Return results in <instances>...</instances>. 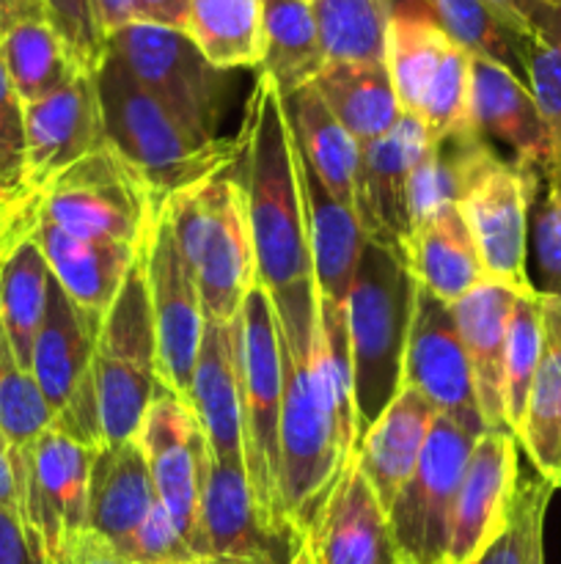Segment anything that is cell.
I'll return each instance as SVG.
<instances>
[{"label": "cell", "mask_w": 561, "mask_h": 564, "mask_svg": "<svg viewBox=\"0 0 561 564\" xmlns=\"http://www.w3.org/2000/svg\"><path fill=\"white\" fill-rule=\"evenodd\" d=\"M278 323L280 505L286 527L308 551L330 499L358 457L350 352L328 345L314 284L270 295Z\"/></svg>", "instance_id": "6da1fadb"}, {"label": "cell", "mask_w": 561, "mask_h": 564, "mask_svg": "<svg viewBox=\"0 0 561 564\" xmlns=\"http://www.w3.org/2000/svg\"><path fill=\"white\" fill-rule=\"evenodd\" d=\"M237 171L245 187L256 281L267 295L314 284L297 149L284 97L264 72H256L245 121L237 138Z\"/></svg>", "instance_id": "7a4b0ae2"}, {"label": "cell", "mask_w": 561, "mask_h": 564, "mask_svg": "<svg viewBox=\"0 0 561 564\" xmlns=\"http://www.w3.org/2000/svg\"><path fill=\"white\" fill-rule=\"evenodd\" d=\"M416 290L418 281L407 262V251L363 240L346 295V341L358 446L402 391V367Z\"/></svg>", "instance_id": "3957f363"}, {"label": "cell", "mask_w": 561, "mask_h": 564, "mask_svg": "<svg viewBox=\"0 0 561 564\" xmlns=\"http://www.w3.org/2000/svg\"><path fill=\"white\" fill-rule=\"evenodd\" d=\"M163 209L196 279L204 319H234L256 284L251 220L237 163L168 196Z\"/></svg>", "instance_id": "277c9868"}, {"label": "cell", "mask_w": 561, "mask_h": 564, "mask_svg": "<svg viewBox=\"0 0 561 564\" xmlns=\"http://www.w3.org/2000/svg\"><path fill=\"white\" fill-rule=\"evenodd\" d=\"M97 88L108 143L148 182L160 202L234 163L237 138L204 141L193 135L110 50L97 69Z\"/></svg>", "instance_id": "5b68a950"}, {"label": "cell", "mask_w": 561, "mask_h": 564, "mask_svg": "<svg viewBox=\"0 0 561 564\" xmlns=\"http://www.w3.org/2000/svg\"><path fill=\"white\" fill-rule=\"evenodd\" d=\"M237 356H240L242 463L258 512L275 532L295 540L280 505V367L278 323L273 301L262 284H253L237 314ZM297 543V540H295ZM300 545V543H297ZM302 549V545H300Z\"/></svg>", "instance_id": "8992f818"}, {"label": "cell", "mask_w": 561, "mask_h": 564, "mask_svg": "<svg viewBox=\"0 0 561 564\" xmlns=\"http://www.w3.org/2000/svg\"><path fill=\"white\" fill-rule=\"evenodd\" d=\"M91 389L105 444H124L135 438L160 389L157 336L143 248L99 325Z\"/></svg>", "instance_id": "52a82bcc"}, {"label": "cell", "mask_w": 561, "mask_h": 564, "mask_svg": "<svg viewBox=\"0 0 561 564\" xmlns=\"http://www.w3.org/2000/svg\"><path fill=\"white\" fill-rule=\"evenodd\" d=\"M160 207L163 202L148 182L110 143L77 160L38 193V215L58 229L132 248L146 242Z\"/></svg>", "instance_id": "ba28073f"}, {"label": "cell", "mask_w": 561, "mask_h": 564, "mask_svg": "<svg viewBox=\"0 0 561 564\" xmlns=\"http://www.w3.org/2000/svg\"><path fill=\"white\" fill-rule=\"evenodd\" d=\"M108 50L121 58L130 75L204 141H218L226 113V72L209 64L201 50L179 28L130 22L113 36Z\"/></svg>", "instance_id": "9c48e42d"}, {"label": "cell", "mask_w": 561, "mask_h": 564, "mask_svg": "<svg viewBox=\"0 0 561 564\" xmlns=\"http://www.w3.org/2000/svg\"><path fill=\"white\" fill-rule=\"evenodd\" d=\"M97 449L50 424L14 463L20 521L47 562L88 534V482Z\"/></svg>", "instance_id": "30bf717a"}, {"label": "cell", "mask_w": 561, "mask_h": 564, "mask_svg": "<svg viewBox=\"0 0 561 564\" xmlns=\"http://www.w3.org/2000/svg\"><path fill=\"white\" fill-rule=\"evenodd\" d=\"M479 435L451 419L438 416L416 471L388 510L391 532L402 560L446 564L451 510Z\"/></svg>", "instance_id": "8fae6325"}, {"label": "cell", "mask_w": 561, "mask_h": 564, "mask_svg": "<svg viewBox=\"0 0 561 564\" xmlns=\"http://www.w3.org/2000/svg\"><path fill=\"white\" fill-rule=\"evenodd\" d=\"M542 180L531 165L493 152L460 202L487 279L517 292L537 290L528 279L526 259L531 207Z\"/></svg>", "instance_id": "7c38bea8"}, {"label": "cell", "mask_w": 561, "mask_h": 564, "mask_svg": "<svg viewBox=\"0 0 561 564\" xmlns=\"http://www.w3.org/2000/svg\"><path fill=\"white\" fill-rule=\"evenodd\" d=\"M135 438L146 452L160 505L174 518L176 529L190 543V549L201 556L198 518H201L204 485L212 466V452L204 438L201 424L193 416L187 400L160 383Z\"/></svg>", "instance_id": "4fadbf2b"}, {"label": "cell", "mask_w": 561, "mask_h": 564, "mask_svg": "<svg viewBox=\"0 0 561 564\" xmlns=\"http://www.w3.org/2000/svg\"><path fill=\"white\" fill-rule=\"evenodd\" d=\"M143 259H146L148 301H152L154 336H157L160 383L187 400L204 336V308L196 279L182 259L163 207L146 237Z\"/></svg>", "instance_id": "5bb4252c"}, {"label": "cell", "mask_w": 561, "mask_h": 564, "mask_svg": "<svg viewBox=\"0 0 561 564\" xmlns=\"http://www.w3.org/2000/svg\"><path fill=\"white\" fill-rule=\"evenodd\" d=\"M402 389L418 391L440 416L471 430L473 435L487 430L479 413L471 367L451 306L421 284L416 290V306L407 334Z\"/></svg>", "instance_id": "9a60e30c"}, {"label": "cell", "mask_w": 561, "mask_h": 564, "mask_svg": "<svg viewBox=\"0 0 561 564\" xmlns=\"http://www.w3.org/2000/svg\"><path fill=\"white\" fill-rule=\"evenodd\" d=\"M108 147L97 75L80 72L69 86L25 105V182L42 193L77 160Z\"/></svg>", "instance_id": "2e32d148"}, {"label": "cell", "mask_w": 561, "mask_h": 564, "mask_svg": "<svg viewBox=\"0 0 561 564\" xmlns=\"http://www.w3.org/2000/svg\"><path fill=\"white\" fill-rule=\"evenodd\" d=\"M520 444L506 430H484L468 457L451 510L446 564H471L509 521L520 466Z\"/></svg>", "instance_id": "e0dca14e"}, {"label": "cell", "mask_w": 561, "mask_h": 564, "mask_svg": "<svg viewBox=\"0 0 561 564\" xmlns=\"http://www.w3.org/2000/svg\"><path fill=\"white\" fill-rule=\"evenodd\" d=\"M429 143L421 119L405 113L388 135L361 147L355 180V213L366 240L385 242L407 251L410 242V193L413 169Z\"/></svg>", "instance_id": "ac0fdd59"}, {"label": "cell", "mask_w": 561, "mask_h": 564, "mask_svg": "<svg viewBox=\"0 0 561 564\" xmlns=\"http://www.w3.org/2000/svg\"><path fill=\"white\" fill-rule=\"evenodd\" d=\"M201 556H240L292 564L306 551L275 532L258 512L242 463L212 460L201 496Z\"/></svg>", "instance_id": "d6986e66"}, {"label": "cell", "mask_w": 561, "mask_h": 564, "mask_svg": "<svg viewBox=\"0 0 561 564\" xmlns=\"http://www.w3.org/2000/svg\"><path fill=\"white\" fill-rule=\"evenodd\" d=\"M297 149V147H295ZM302 202H306L308 248H311L314 295L319 317L330 325H346V295L363 248V229L355 207L339 202L317 171L297 152Z\"/></svg>", "instance_id": "ffe728a7"}, {"label": "cell", "mask_w": 561, "mask_h": 564, "mask_svg": "<svg viewBox=\"0 0 561 564\" xmlns=\"http://www.w3.org/2000/svg\"><path fill=\"white\" fill-rule=\"evenodd\" d=\"M471 119L484 138L506 143L517 163L537 169L548 180L556 171L553 138L526 80L506 66L471 58Z\"/></svg>", "instance_id": "44dd1931"}, {"label": "cell", "mask_w": 561, "mask_h": 564, "mask_svg": "<svg viewBox=\"0 0 561 564\" xmlns=\"http://www.w3.org/2000/svg\"><path fill=\"white\" fill-rule=\"evenodd\" d=\"M102 317L77 306L64 286L50 279L47 312L33 341L31 375L36 378L53 422L91 389V361Z\"/></svg>", "instance_id": "7402d4cb"}, {"label": "cell", "mask_w": 561, "mask_h": 564, "mask_svg": "<svg viewBox=\"0 0 561 564\" xmlns=\"http://www.w3.org/2000/svg\"><path fill=\"white\" fill-rule=\"evenodd\" d=\"M212 460L242 463V402L240 356H237V319H204L201 347L193 369L190 397ZM245 466V463H242Z\"/></svg>", "instance_id": "603a6c76"}, {"label": "cell", "mask_w": 561, "mask_h": 564, "mask_svg": "<svg viewBox=\"0 0 561 564\" xmlns=\"http://www.w3.org/2000/svg\"><path fill=\"white\" fill-rule=\"evenodd\" d=\"M157 505L141 441L99 446L88 482V534L119 551Z\"/></svg>", "instance_id": "cb8c5ba5"}, {"label": "cell", "mask_w": 561, "mask_h": 564, "mask_svg": "<svg viewBox=\"0 0 561 564\" xmlns=\"http://www.w3.org/2000/svg\"><path fill=\"white\" fill-rule=\"evenodd\" d=\"M306 554L311 564H399L388 512L358 463L341 479Z\"/></svg>", "instance_id": "d4e9b609"}, {"label": "cell", "mask_w": 561, "mask_h": 564, "mask_svg": "<svg viewBox=\"0 0 561 564\" xmlns=\"http://www.w3.org/2000/svg\"><path fill=\"white\" fill-rule=\"evenodd\" d=\"M520 292L484 279L476 290L451 303L457 330L471 367L476 405L487 430H506L504 422V347L509 317ZM509 433V430H506Z\"/></svg>", "instance_id": "484cf974"}, {"label": "cell", "mask_w": 561, "mask_h": 564, "mask_svg": "<svg viewBox=\"0 0 561 564\" xmlns=\"http://www.w3.org/2000/svg\"><path fill=\"white\" fill-rule=\"evenodd\" d=\"M0 61L22 105L61 91L82 72L50 22L42 0H14L0 11Z\"/></svg>", "instance_id": "4316f807"}, {"label": "cell", "mask_w": 561, "mask_h": 564, "mask_svg": "<svg viewBox=\"0 0 561 564\" xmlns=\"http://www.w3.org/2000/svg\"><path fill=\"white\" fill-rule=\"evenodd\" d=\"M33 235H36L38 248L47 259L53 279L64 286V292L77 306L97 314V317H105V312H108L110 303L119 295L121 284H124L127 270L132 268V262H135L143 248L75 237L50 224L38 213L36 224H33Z\"/></svg>", "instance_id": "83f0119b"}, {"label": "cell", "mask_w": 561, "mask_h": 564, "mask_svg": "<svg viewBox=\"0 0 561 564\" xmlns=\"http://www.w3.org/2000/svg\"><path fill=\"white\" fill-rule=\"evenodd\" d=\"M438 416L440 413L418 391L402 389L396 400L385 408L383 416L363 435L355 463L385 512L391 510L399 490L416 471Z\"/></svg>", "instance_id": "f1b7e54d"}, {"label": "cell", "mask_w": 561, "mask_h": 564, "mask_svg": "<svg viewBox=\"0 0 561 564\" xmlns=\"http://www.w3.org/2000/svg\"><path fill=\"white\" fill-rule=\"evenodd\" d=\"M407 262L418 284L449 306L487 279L460 204H443L413 226Z\"/></svg>", "instance_id": "f546056e"}, {"label": "cell", "mask_w": 561, "mask_h": 564, "mask_svg": "<svg viewBox=\"0 0 561 564\" xmlns=\"http://www.w3.org/2000/svg\"><path fill=\"white\" fill-rule=\"evenodd\" d=\"M36 213L38 202L22 218L0 253V323L28 372H31L33 341L47 312L50 279H53L47 259L33 235Z\"/></svg>", "instance_id": "4dcf8cb0"}, {"label": "cell", "mask_w": 561, "mask_h": 564, "mask_svg": "<svg viewBox=\"0 0 561 564\" xmlns=\"http://www.w3.org/2000/svg\"><path fill=\"white\" fill-rule=\"evenodd\" d=\"M534 474L561 490V297L542 295V358L517 433Z\"/></svg>", "instance_id": "1f68e13d"}, {"label": "cell", "mask_w": 561, "mask_h": 564, "mask_svg": "<svg viewBox=\"0 0 561 564\" xmlns=\"http://www.w3.org/2000/svg\"><path fill=\"white\" fill-rule=\"evenodd\" d=\"M284 113L289 121L292 141L308 165L317 171L339 202L355 207V180L361 163V143L330 113L314 86H302L284 97Z\"/></svg>", "instance_id": "d6a6232c"}, {"label": "cell", "mask_w": 561, "mask_h": 564, "mask_svg": "<svg viewBox=\"0 0 561 564\" xmlns=\"http://www.w3.org/2000/svg\"><path fill=\"white\" fill-rule=\"evenodd\" d=\"M311 86L361 147L388 135L405 116L385 64H328Z\"/></svg>", "instance_id": "836d02e7"}, {"label": "cell", "mask_w": 561, "mask_h": 564, "mask_svg": "<svg viewBox=\"0 0 561 564\" xmlns=\"http://www.w3.org/2000/svg\"><path fill=\"white\" fill-rule=\"evenodd\" d=\"M324 66L311 0H264V53L256 72H264L286 97L311 86Z\"/></svg>", "instance_id": "e575fe53"}, {"label": "cell", "mask_w": 561, "mask_h": 564, "mask_svg": "<svg viewBox=\"0 0 561 564\" xmlns=\"http://www.w3.org/2000/svg\"><path fill=\"white\" fill-rule=\"evenodd\" d=\"M185 33L218 69H258L264 0H187Z\"/></svg>", "instance_id": "d590c367"}, {"label": "cell", "mask_w": 561, "mask_h": 564, "mask_svg": "<svg viewBox=\"0 0 561 564\" xmlns=\"http://www.w3.org/2000/svg\"><path fill=\"white\" fill-rule=\"evenodd\" d=\"M490 154H493V147L479 130L429 138L410 176V193H407L410 226H416L443 204H460Z\"/></svg>", "instance_id": "8d00e7d4"}, {"label": "cell", "mask_w": 561, "mask_h": 564, "mask_svg": "<svg viewBox=\"0 0 561 564\" xmlns=\"http://www.w3.org/2000/svg\"><path fill=\"white\" fill-rule=\"evenodd\" d=\"M435 22L471 58L493 61L526 80L528 39L490 0H429Z\"/></svg>", "instance_id": "74e56055"}, {"label": "cell", "mask_w": 561, "mask_h": 564, "mask_svg": "<svg viewBox=\"0 0 561 564\" xmlns=\"http://www.w3.org/2000/svg\"><path fill=\"white\" fill-rule=\"evenodd\" d=\"M451 44L454 42L432 17H391L385 69L405 113L418 116Z\"/></svg>", "instance_id": "f35d334b"}, {"label": "cell", "mask_w": 561, "mask_h": 564, "mask_svg": "<svg viewBox=\"0 0 561 564\" xmlns=\"http://www.w3.org/2000/svg\"><path fill=\"white\" fill-rule=\"evenodd\" d=\"M328 64H385V0H311Z\"/></svg>", "instance_id": "ab89813d"}, {"label": "cell", "mask_w": 561, "mask_h": 564, "mask_svg": "<svg viewBox=\"0 0 561 564\" xmlns=\"http://www.w3.org/2000/svg\"><path fill=\"white\" fill-rule=\"evenodd\" d=\"M542 358V292H520L509 317L504 347V422L517 438L528 391Z\"/></svg>", "instance_id": "60d3db41"}, {"label": "cell", "mask_w": 561, "mask_h": 564, "mask_svg": "<svg viewBox=\"0 0 561 564\" xmlns=\"http://www.w3.org/2000/svg\"><path fill=\"white\" fill-rule=\"evenodd\" d=\"M53 424V411L38 391L36 378L16 358L0 323V435L9 444L11 466Z\"/></svg>", "instance_id": "b9f144b4"}, {"label": "cell", "mask_w": 561, "mask_h": 564, "mask_svg": "<svg viewBox=\"0 0 561 564\" xmlns=\"http://www.w3.org/2000/svg\"><path fill=\"white\" fill-rule=\"evenodd\" d=\"M526 83L553 138L556 171L561 174V3L528 33Z\"/></svg>", "instance_id": "7bdbcfd3"}, {"label": "cell", "mask_w": 561, "mask_h": 564, "mask_svg": "<svg viewBox=\"0 0 561 564\" xmlns=\"http://www.w3.org/2000/svg\"><path fill=\"white\" fill-rule=\"evenodd\" d=\"M553 488L542 477H520L512 505L509 521L504 523L493 543L482 551L471 564H528L534 545L544 540V512Z\"/></svg>", "instance_id": "ee69618b"}, {"label": "cell", "mask_w": 561, "mask_h": 564, "mask_svg": "<svg viewBox=\"0 0 561 564\" xmlns=\"http://www.w3.org/2000/svg\"><path fill=\"white\" fill-rule=\"evenodd\" d=\"M36 196L25 182V105L0 61V204Z\"/></svg>", "instance_id": "f6af8a7d"}, {"label": "cell", "mask_w": 561, "mask_h": 564, "mask_svg": "<svg viewBox=\"0 0 561 564\" xmlns=\"http://www.w3.org/2000/svg\"><path fill=\"white\" fill-rule=\"evenodd\" d=\"M531 242L542 295L561 297V180L548 176L531 207Z\"/></svg>", "instance_id": "bcb514c9"}, {"label": "cell", "mask_w": 561, "mask_h": 564, "mask_svg": "<svg viewBox=\"0 0 561 564\" xmlns=\"http://www.w3.org/2000/svg\"><path fill=\"white\" fill-rule=\"evenodd\" d=\"M42 6L58 36L64 39L75 64L82 72L97 75L99 64L108 53V39L99 31L91 0H42Z\"/></svg>", "instance_id": "7dc6e473"}, {"label": "cell", "mask_w": 561, "mask_h": 564, "mask_svg": "<svg viewBox=\"0 0 561 564\" xmlns=\"http://www.w3.org/2000/svg\"><path fill=\"white\" fill-rule=\"evenodd\" d=\"M113 554L127 564H193L201 560L182 538L174 518L165 512L163 505L154 507L152 516Z\"/></svg>", "instance_id": "c3c4849f"}, {"label": "cell", "mask_w": 561, "mask_h": 564, "mask_svg": "<svg viewBox=\"0 0 561 564\" xmlns=\"http://www.w3.org/2000/svg\"><path fill=\"white\" fill-rule=\"evenodd\" d=\"M0 564H47L38 540L6 507H0Z\"/></svg>", "instance_id": "681fc988"}, {"label": "cell", "mask_w": 561, "mask_h": 564, "mask_svg": "<svg viewBox=\"0 0 561 564\" xmlns=\"http://www.w3.org/2000/svg\"><path fill=\"white\" fill-rule=\"evenodd\" d=\"M132 6H135V22H152V25L185 31L187 0H132Z\"/></svg>", "instance_id": "f907efd6"}, {"label": "cell", "mask_w": 561, "mask_h": 564, "mask_svg": "<svg viewBox=\"0 0 561 564\" xmlns=\"http://www.w3.org/2000/svg\"><path fill=\"white\" fill-rule=\"evenodd\" d=\"M47 564H127V562L119 560L108 545H102L99 540H94L91 534H86V538L72 543L69 549L61 551V554Z\"/></svg>", "instance_id": "816d5d0a"}, {"label": "cell", "mask_w": 561, "mask_h": 564, "mask_svg": "<svg viewBox=\"0 0 561 564\" xmlns=\"http://www.w3.org/2000/svg\"><path fill=\"white\" fill-rule=\"evenodd\" d=\"M490 3L498 6V9L504 11V14L509 17V20L515 22L528 39V33L534 31V25H537V22L542 20L553 6H559L561 0H490Z\"/></svg>", "instance_id": "f5cc1de1"}, {"label": "cell", "mask_w": 561, "mask_h": 564, "mask_svg": "<svg viewBox=\"0 0 561 564\" xmlns=\"http://www.w3.org/2000/svg\"><path fill=\"white\" fill-rule=\"evenodd\" d=\"M94 14H97L99 31L102 36H113L116 31H121L124 25L135 22V6L132 0H91Z\"/></svg>", "instance_id": "db71d44e"}, {"label": "cell", "mask_w": 561, "mask_h": 564, "mask_svg": "<svg viewBox=\"0 0 561 564\" xmlns=\"http://www.w3.org/2000/svg\"><path fill=\"white\" fill-rule=\"evenodd\" d=\"M36 202H38V193L20 204H3V207H0V253H3L6 242H9L11 235H14L16 226L22 224V218L36 207Z\"/></svg>", "instance_id": "11a10c76"}, {"label": "cell", "mask_w": 561, "mask_h": 564, "mask_svg": "<svg viewBox=\"0 0 561 564\" xmlns=\"http://www.w3.org/2000/svg\"><path fill=\"white\" fill-rule=\"evenodd\" d=\"M391 9V17L402 14V17H432V3L429 0H385Z\"/></svg>", "instance_id": "9f6ffc18"}, {"label": "cell", "mask_w": 561, "mask_h": 564, "mask_svg": "<svg viewBox=\"0 0 561 564\" xmlns=\"http://www.w3.org/2000/svg\"><path fill=\"white\" fill-rule=\"evenodd\" d=\"M300 560V556H297ZM193 564H273L267 560H240V556H204V560Z\"/></svg>", "instance_id": "6f0895ef"}, {"label": "cell", "mask_w": 561, "mask_h": 564, "mask_svg": "<svg viewBox=\"0 0 561 564\" xmlns=\"http://www.w3.org/2000/svg\"><path fill=\"white\" fill-rule=\"evenodd\" d=\"M528 564H544V540H539V543L534 545L531 562H528Z\"/></svg>", "instance_id": "680465c9"}, {"label": "cell", "mask_w": 561, "mask_h": 564, "mask_svg": "<svg viewBox=\"0 0 561 564\" xmlns=\"http://www.w3.org/2000/svg\"><path fill=\"white\" fill-rule=\"evenodd\" d=\"M292 564H311V562H308V554H302L300 560H295V562H292Z\"/></svg>", "instance_id": "91938a15"}, {"label": "cell", "mask_w": 561, "mask_h": 564, "mask_svg": "<svg viewBox=\"0 0 561 564\" xmlns=\"http://www.w3.org/2000/svg\"><path fill=\"white\" fill-rule=\"evenodd\" d=\"M11 3H14V0H0V11H3L6 6H11Z\"/></svg>", "instance_id": "94428289"}, {"label": "cell", "mask_w": 561, "mask_h": 564, "mask_svg": "<svg viewBox=\"0 0 561 564\" xmlns=\"http://www.w3.org/2000/svg\"><path fill=\"white\" fill-rule=\"evenodd\" d=\"M399 564H413V562H407V560H399Z\"/></svg>", "instance_id": "6125c7cd"}, {"label": "cell", "mask_w": 561, "mask_h": 564, "mask_svg": "<svg viewBox=\"0 0 561 564\" xmlns=\"http://www.w3.org/2000/svg\"><path fill=\"white\" fill-rule=\"evenodd\" d=\"M16 204H20V202H16ZM0 207H3V204H0Z\"/></svg>", "instance_id": "be15d7a7"}]
</instances>
